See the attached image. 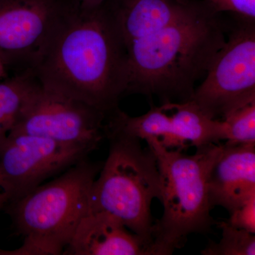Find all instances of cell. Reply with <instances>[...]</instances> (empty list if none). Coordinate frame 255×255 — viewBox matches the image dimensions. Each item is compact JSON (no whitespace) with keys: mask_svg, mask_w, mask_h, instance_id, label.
Returning <instances> with one entry per match:
<instances>
[{"mask_svg":"<svg viewBox=\"0 0 255 255\" xmlns=\"http://www.w3.org/2000/svg\"><path fill=\"white\" fill-rule=\"evenodd\" d=\"M234 227L255 234V195L247 199L230 213L228 221Z\"/></svg>","mask_w":255,"mask_h":255,"instance_id":"ac0fdd59","label":"cell"},{"mask_svg":"<svg viewBox=\"0 0 255 255\" xmlns=\"http://www.w3.org/2000/svg\"><path fill=\"white\" fill-rule=\"evenodd\" d=\"M95 150L91 146L9 132L0 141L1 189L8 196L7 203L26 196L46 179L65 172Z\"/></svg>","mask_w":255,"mask_h":255,"instance_id":"ba28073f","label":"cell"},{"mask_svg":"<svg viewBox=\"0 0 255 255\" xmlns=\"http://www.w3.org/2000/svg\"><path fill=\"white\" fill-rule=\"evenodd\" d=\"M79 1H80V3H82V1H84V0H78Z\"/></svg>","mask_w":255,"mask_h":255,"instance_id":"7402d4cb","label":"cell"},{"mask_svg":"<svg viewBox=\"0 0 255 255\" xmlns=\"http://www.w3.org/2000/svg\"><path fill=\"white\" fill-rule=\"evenodd\" d=\"M222 231L219 243L209 242L203 255H255V236L246 230L231 226L228 221L217 223Z\"/></svg>","mask_w":255,"mask_h":255,"instance_id":"9a60e30c","label":"cell"},{"mask_svg":"<svg viewBox=\"0 0 255 255\" xmlns=\"http://www.w3.org/2000/svg\"><path fill=\"white\" fill-rule=\"evenodd\" d=\"M226 14V43L191 100L218 120L255 102V20Z\"/></svg>","mask_w":255,"mask_h":255,"instance_id":"8992f818","label":"cell"},{"mask_svg":"<svg viewBox=\"0 0 255 255\" xmlns=\"http://www.w3.org/2000/svg\"><path fill=\"white\" fill-rule=\"evenodd\" d=\"M63 255H151V250L115 216L91 211L78 225Z\"/></svg>","mask_w":255,"mask_h":255,"instance_id":"8fae6325","label":"cell"},{"mask_svg":"<svg viewBox=\"0 0 255 255\" xmlns=\"http://www.w3.org/2000/svg\"><path fill=\"white\" fill-rule=\"evenodd\" d=\"M103 162L88 157L53 180L9 203L22 246L1 255H63L82 219L91 212L92 186Z\"/></svg>","mask_w":255,"mask_h":255,"instance_id":"277c9868","label":"cell"},{"mask_svg":"<svg viewBox=\"0 0 255 255\" xmlns=\"http://www.w3.org/2000/svg\"><path fill=\"white\" fill-rule=\"evenodd\" d=\"M109 154L92 186L91 211L115 216L152 248L151 206L160 199V178L155 154L137 137L110 122L105 124ZM152 255V253H151Z\"/></svg>","mask_w":255,"mask_h":255,"instance_id":"5b68a950","label":"cell"},{"mask_svg":"<svg viewBox=\"0 0 255 255\" xmlns=\"http://www.w3.org/2000/svg\"><path fill=\"white\" fill-rule=\"evenodd\" d=\"M226 41V21L207 0L150 36L127 45L130 80L127 94L154 97L162 104L192 100Z\"/></svg>","mask_w":255,"mask_h":255,"instance_id":"7a4b0ae2","label":"cell"},{"mask_svg":"<svg viewBox=\"0 0 255 255\" xmlns=\"http://www.w3.org/2000/svg\"><path fill=\"white\" fill-rule=\"evenodd\" d=\"M220 14L237 15L255 20V0H207Z\"/></svg>","mask_w":255,"mask_h":255,"instance_id":"e0dca14e","label":"cell"},{"mask_svg":"<svg viewBox=\"0 0 255 255\" xmlns=\"http://www.w3.org/2000/svg\"><path fill=\"white\" fill-rule=\"evenodd\" d=\"M225 126L227 145H255V102L226 114Z\"/></svg>","mask_w":255,"mask_h":255,"instance_id":"2e32d148","label":"cell"},{"mask_svg":"<svg viewBox=\"0 0 255 255\" xmlns=\"http://www.w3.org/2000/svg\"><path fill=\"white\" fill-rule=\"evenodd\" d=\"M255 195V145H223L209 179L213 208L231 212Z\"/></svg>","mask_w":255,"mask_h":255,"instance_id":"7c38bea8","label":"cell"},{"mask_svg":"<svg viewBox=\"0 0 255 255\" xmlns=\"http://www.w3.org/2000/svg\"><path fill=\"white\" fill-rule=\"evenodd\" d=\"M195 0H106L126 46L162 29L187 13Z\"/></svg>","mask_w":255,"mask_h":255,"instance_id":"4fadbf2b","label":"cell"},{"mask_svg":"<svg viewBox=\"0 0 255 255\" xmlns=\"http://www.w3.org/2000/svg\"><path fill=\"white\" fill-rule=\"evenodd\" d=\"M38 83L33 70L16 74L0 83V141L14 127L23 105Z\"/></svg>","mask_w":255,"mask_h":255,"instance_id":"5bb4252c","label":"cell"},{"mask_svg":"<svg viewBox=\"0 0 255 255\" xmlns=\"http://www.w3.org/2000/svg\"><path fill=\"white\" fill-rule=\"evenodd\" d=\"M78 0H0V56L20 73L33 70Z\"/></svg>","mask_w":255,"mask_h":255,"instance_id":"52a82bcc","label":"cell"},{"mask_svg":"<svg viewBox=\"0 0 255 255\" xmlns=\"http://www.w3.org/2000/svg\"><path fill=\"white\" fill-rule=\"evenodd\" d=\"M107 116L91 106L37 84L9 132L28 134L97 148Z\"/></svg>","mask_w":255,"mask_h":255,"instance_id":"9c48e42d","label":"cell"},{"mask_svg":"<svg viewBox=\"0 0 255 255\" xmlns=\"http://www.w3.org/2000/svg\"><path fill=\"white\" fill-rule=\"evenodd\" d=\"M2 187V179H1V174H0V189H1Z\"/></svg>","mask_w":255,"mask_h":255,"instance_id":"44dd1931","label":"cell"},{"mask_svg":"<svg viewBox=\"0 0 255 255\" xmlns=\"http://www.w3.org/2000/svg\"><path fill=\"white\" fill-rule=\"evenodd\" d=\"M112 122L140 140L154 139L169 149L197 148L226 139L223 121L210 118L191 100L152 106L147 113L135 117L119 109Z\"/></svg>","mask_w":255,"mask_h":255,"instance_id":"30bf717a","label":"cell"},{"mask_svg":"<svg viewBox=\"0 0 255 255\" xmlns=\"http://www.w3.org/2000/svg\"><path fill=\"white\" fill-rule=\"evenodd\" d=\"M8 202V196L4 192V191H1V192H0V211H1V209H2ZM1 252H2V250L0 249V255H1Z\"/></svg>","mask_w":255,"mask_h":255,"instance_id":"d6986e66","label":"cell"},{"mask_svg":"<svg viewBox=\"0 0 255 255\" xmlns=\"http://www.w3.org/2000/svg\"><path fill=\"white\" fill-rule=\"evenodd\" d=\"M7 69V67H6L4 60L0 56V80L6 76Z\"/></svg>","mask_w":255,"mask_h":255,"instance_id":"ffe728a7","label":"cell"},{"mask_svg":"<svg viewBox=\"0 0 255 255\" xmlns=\"http://www.w3.org/2000/svg\"><path fill=\"white\" fill-rule=\"evenodd\" d=\"M155 154L160 178L163 214L155 224L152 255H169L188 236L205 234L216 224L209 196V179L223 145L197 147L195 153L169 149L154 139L145 140Z\"/></svg>","mask_w":255,"mask_h":255,"instance_id":"3957f363","label":"cell"},{"mask_svg":"<svg viewBox=\"0 0 255 255\" xmlns=\"http://www.w3.org/2000/svg\"><path fill=\"white\" fill-rule=\"evenodd\" d=\"M33 71L42 86L80 101L108 117L127 95V46L105 2L81 4L50 42Z\"/></svg>","mask_w":255,"mask_h":255,"instance_id":"6da1fadb","label":"cell"}]
</instances>
